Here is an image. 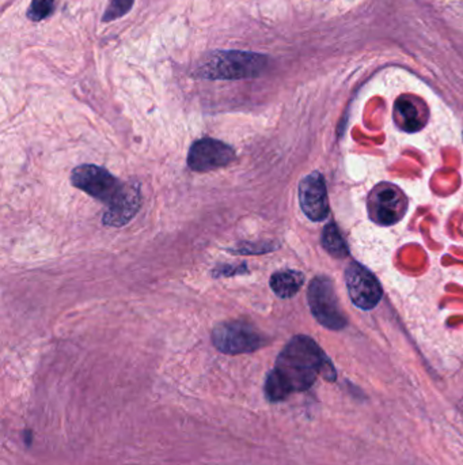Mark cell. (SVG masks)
I'll use <instances>...</instances> for the list:
<instances>
[{"label":"cell","instance_id":"1","mask_svg":"<svg viewBox=\"0 0 463 465\" xmlns=\"http://www.w3.org/2000/svg\"><path fill=\"white\" fill-rule=\"evenodd\" d=\"M319 376L336 380V369L311 337H292L276 360L265 381V395L271 401L286 400L292 393L305 392Z\"/></svg>","mask_w":463,"mask_h":465},{"label":"cell","instance_id":"2","mask_svg":"<svg viewBox=\"0 0 463 465\" xmlns=\"http://www.w3.org/2000/svg\"><path fill=\"white\" fill-rule=\"evenodd\" d=\"M74 187L84 191L108 207L103 214V225L122 228L137 217L142 206V193L138 183H124L105 167L81 165L71 173Z\"/></svg>","mask_w":463,"mask_h":465},{"label":"cell","instance_id":"3","mask_svg":"<svg viewBox=\"0 0 463 465\" xmlns=\"http://www.w3.org/2000/svg\"><path fill=\"white\" fill-rule=\"evenodd\" d=\"M270 58L242 50H218L207 56L196 76L212 81L255 78L267 68Z\"/></svg>","mask_w":463,"mask_h":465},{"label":"cell","instance_id":"4","mask_svg":"<svg viewBox=\"0 0 463 465\" xmlns=\"http://www.w3.org/2000/svg\"><path fill=\"white\" fill-rule=\"evenodd\" d=\"M212 343L223 354L239 355L257 352L267 344L268 339L249 321L233 320L215 326Z\"/></svg>","mask_w":463,"mask_h":465},{"label":"cell","instance_id":"5","mask_svg":"<svg viewBox=\"0 0 463 465\" xmlns=\"http://www.w3.org/2000/svg\"><path fill=\"white\" fill-rule=\"evenodd\" d=\"M307 300L311 313L325 328L340 331L347 326V316L340 307L332 279L327 276L314 278L308 287Z\"/></svg>","mask_w":463,"mask_h":465},{"label":"cell","instance_id":"6","mask_svg":"<svg viewBox=\"0 0 463 465\" xmlns=\"http://www.w3.org/2000/svg\"><path fill=\"white\" fill-rule=\"evenodd\" d=\"M405 193L390 183H380L370 193L367 201L369 217L380 226H391L400 222L408 211Z\"/></svg>","mask_w":463,"mask_h":465},{"label":"cell","instance_id":"7","mask_svg":"<svg viewBox=\"0 0 463 465\" xmlns=\"http://www.w3.org/2000/svg\"><path fill=\"white\" fill-rule=\"evenodd\" d=\"M236 158V151L227 143L214 138H201L189 148L188 166L193 172H211L228 166Z\"/></svg>","mask_w":463,"mask_h":465},{"label":"cell","instance_id":"8","mask_svg":"<svg viewBox=\"0 0 463 465\" xmlns=\"http://www.w3.org/2000/svg\"><path fill=\"white\" fill-rule=\"evenodd\" d=\"M348 294L356 307L363 310H371L382 299V286L366 267L359 263H351L345 271Z\"/></svg>","mask_w":463,"mask_h":465},{"label":"cell","instance_id":"9","mask_svg":"<svg viewBox=\"0 0 463 465\" xmlns=\"http://www.w3.org/2000/svg\"><path fill=\"white\" fill-rule=\"evenodd\" d=\"M299 204L306 217L313 222H322L329 215V198L324 176L313 172L299 183Z\"/></svg>","mask_w":463,"mask_h":465},{"label":"cell","instance_id":"10","mask_svg":"<svg viewBox=\"0 0 463 465\" xmlns=\"http://www.w3.org/2000/svg\"><path fill=\"white\" fill-rule=\"evenodd\" d=\"M394 121L405 132H417L428 121V109L419 98L401 95L394 105Z\"/></svg>","mask_w":463,"mask_h":465},{"label":"cell","instance_id":"11","mask_svg":"<svg viewBox=\"0 0 463 465\" xmlns=\"http://www.w3.org/2000/svg\"><path fill=\"white\" fill-rule=\"evenodd\" d=\"M305 283V275L297 270H281L271 276L270 284L273 293L280 299H292L299 293Z\"/></svg>","mask_w":463,"mask_h":465},{"label":"cell","instance_id":"12","mask_svg":"<svg viewBox=\"0 0 463 465\" xmlns=\"http://www.w3.org/2000/svg\"><path fill=\"white\" fill-rule=\"evenodd\" d=\"M322 246L327 254L334 257H344L348 255V246L343 238L342 231L337 228L336 223H329L325 226L322 233Z\"/></svg>","mask_w":463,"mask_h":465},{"label":"cell","instance_id":"13","mask_svg":"<svg viewBox=\"0 0 463 465\" xmlns=\"http://www.w3.org/2000/svg\"><path fill=\"white\" fill-rule=\"evenodd\" d=\"M280 248L275 241H260V243H239L234 248H228L227 251L234 255H265L270 252L276 251Z\"/></svg>","mask_w":463,"mask_h":465},{"label":"cell","instance_id":"14","mask_svg":"<svg viewBox=\"0 0 463 465\" xmlns=\"http://www.w3.org/2000/svg\"><path fill=\"white\" fill-rule=\"evenodd\" d=\"M55 0H31L28 18L33 22L47 20L55 12Z\"/></svg>","mask_w":463,"mask_h":465},{"label":"cell","instance_id":"15","mask_svg":"<svg viewBox=\"0 0 463 465\" xmlns=\"http://www.w3.org/2000/svg\"><path fill=\"white\" fill-rule=\"evenodd\" d=\"M135 0H111L105 14H103V22H111V21L119 20L130 12L134 6Z\"/></svg>","mask_w":463,"mask_h":465},{"label":"cell","instance_id":"16","mask_svg":"<svg viewBox=\"0 0 463 465\" xmlns=\"http://www.w3.org/2000/svg\"><path fill=\"white\" fill-rule=\"evenodd\" d=\"M249 273L250 270L246 263H241V264H218L212 270V276L218 279L233 278V276L245 275V273Z\"/></svg>","mask_w":463,"mask_h":465}]
</instances>
